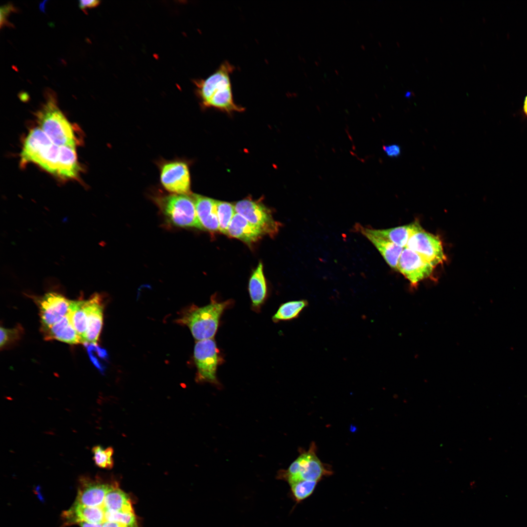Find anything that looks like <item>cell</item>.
Listing matches in <instances>:
<instances>
[{"label":"cell","mask_w":527,"mask_h":527,"mask_svg":"<svg viewBox=\"0 0 527 527\" xmlns=\"http://www.w3.org/2000/svg\"><path fill=\"white\" fill-rule=\"evenodd\" d=\"M235 69L234 66L225 61L207 78L194 81L196 93L203 106L228 112L243 110L233 100L230 75Z\"/></svg>","instance_id":"obj_1"},{"label":"cell","mask_w":527,"mask_h":527,"mask_svg":"<svg viewBox=\"0 0 527 527\" xmlns=\"http://www.w3.org/2000/svg\"><path fill=\"white\" fill-rule=\"evenodd\" d=\"M66 150V146L55 144L39 127H36L30 131L24 141L20 164L34 163L59 177Z\"/></svg>","instance_id":"obj_2"},{"label":"cell","mask_w":527,"mask_h":527,"mask_svg":"<svg viewBox=\"0 0 527 527\" xmlns=\"http://www.w3.org/2000/svg\"><path fill=\"white\" fill-rule=\"evenodd\" d=\"M46 101L37 113L39 128L56 144L75 147L73 128L59 108L55 94L47 91Z\"/></svg>","instance_id":"obj_3"},{"label":"cell","mask_w":527,"mask_h":527,"mask_svg":"<svg viewBox=\"0 0 527 527\" xmlns=\"http://www.w3.org/2000/svg\"><path fill=\"white\" fill-rule=\"evenodd\" d=\"M231 304V300L219 302L215 297H212L209 304L202 307H190L178 321L188 326L197 341L214 338L221 317Z\"/></svg>","instance_id":"obj_4"},{"label":"cell","mask_w":527,"mask_h":527,"mask_svg":"<svg viewBox=\"0 0 527 527\" xmlns=\"http://www.w3.org/2000/svg\"><path fill=\"white\" fill-rule=\"evenodd\" d=\"M163 214L173 224L202 229L192 195L172 194L157 199Z\"/></svg>","instance_id":"obj_5"},{"label":"cell","mask_w":527,"mask_h":527,"mask_svg":"<svg viewBox=\"0 0 527 527\" xmlns=\"http://www.w3.org/2000/svg\"><path fill=\"white\" fill-rule=\"evenodd\" d=\"M317 447L312 442L307 451L304 450L284 473L288 483L298 480L318 482L332 473L331 468L318 457Z\"/></svg>","instance_id":"obj_6"},{"label":"cell","mask_w":527,"mask_h":527,"mask_svg":"<svg viewBox=\"0 0 527 527\" xmlns=\"http://www.w3.org/2000/svg\"><path fill=\"white\" fill-rule=\"evenodd\" d=\"M194 358L198 380L219 385L216 372L220 358L214 339L197 341L194 349Z\"/></svg>","instance_id":"obj_7"},{"label":"cell","mask_w":527,"mask_h":527,"mask_svg":"<svg viewBox=\"0 0 527 527\" xmlns=\"http://www.w3.org/2000/svg\"><path fill=\"white\" fill-rule=\"evenodd\" d=\"M160 182L163 188L174 194L189 195L191 178L187 163L176 160L163 162L160 166Z\"/></svg>","instance_id":"obj_8"},{"label":"cell","mask_w":527,"mask_h":527,"mask_svg":"<svg viewBox=\"0 0 527 527\" xmlns=\"http://www.w3.org/2000/svg\"><path fill=\"white\" fill-rule=\"evenodd\" d=\"M236 213L260 229L264 234L274 237L280 224L276 221L270 210L262 203L251 199H244L234 205Z\"/></svg>","instance_id":"obj_9"},{"label":"cell","mask_w":527,"mask_h":527,"mask_svg":"<svg viewBox=\"0 0 527 527\" xmlns=\"http://www.w3.org/2000/svg\"><path fill=\"white\" fill-rule=\"evenodd\" d=\"M406 247L417 253L434 267L442 264L446 259L440 238L423 228L411 235Z\"/></svg>","instance_id":"obj_10"},{"label":"cell","mask_w":527,"mask_h":527,"mask_svg":"<svg viewBox=\"0 0 527 527\" xmlns=\"http://www.w3.org/2000/svg\"><path fill=\"white\" fill-rule=\"evenodd\" d=\"M434 266L417 253L404 247L400 255L397 271L416 288L421 281L429 278L433 274Z\"/></svg>","instance_id":"obj_11"},{"label":"cell","mask_w":527,"mask_h":527,"mask_svg":"<svg viewBox=\"0 0 527 527\" xmlns=\"http://www.w3.org/2000/svg\"><path fill=\"white\" fill-rule=\"evenodd\" d=\"M71 300L55 292H49L38 300L41 328L58 322L69 312Z\"/></svg>","instance_id":"obj_12"},{"label":"cell","mask_w":527,"mask_h":527,"mask_svg":"<svg viewBox=\"0 0 527 527\" xmlns=\"http://www.w3.org/2000/svg\"><path fill=\"white\" fill-rule=\"evenodd\" d=\"M115 483H106L99 479L82 476L75 502L89 507H99L103 505L107 492Z\"/></svg>","instance_id":"obj_13"},{"label":"cell","mask_w":527,"mask_h":527,"mask_svg":"<svg viewBox=\"0 0 527 527\" xmlns=\"http://www.w3.org/2000/svg\"><path fill=\"white\" fill-rule=\"evenodd\" d=\"M87 315V327L85 343L97 345L103 324V305L101 297L95 294L89 300H85Z\"/></svg>","instance_id":"obj_14"},{"label":"cell","mask_w":527,"mask_h":527,"mask_svg":"<svg viewBox=\"0 0 527 527\" xmlns=\"http://www.w3.org/2000/svg\"><path fill=\"white\" fill-rule=\"evenodd\" d=\"M61 516L64 526L83 522L102 524L105 522L103 504L99 507H89L75 502L62 512Z\"/></svg>","instance_id":"obj_15"},{"label":"cell","mask_w":527,"mask_h":527,"mask_svg":"<svg viewBox=\"0 0 527 527\" xmlns=\"http://www.w3.org/2000/svg\"><path fill=\"white\" fill-rule=\"evenodd\" d=\"M202 228L211 232L219 231L216 200L200 195H192Z\"/></svg>","instance_id":"obj_16"},{"label":"cell","mask_w":527,"mask_h":527,"mask_svg":"<svg viewBox=\"0 0 527 527\" xmlns=\"http://www.w3.org/2000/svg\"><path fill=\"white\" fill-rule=\"evenodd\" d=\"M363 235L367 238L382 255L388 265L397 270L398 261L404 248L387 239L372 233L369 228L359 225L356 227Z\"/></svg>","instance_id":"obj_17"},{"label":"cell","mask_w":527,"mask_h":527,"mask_svg":"<svg viewBox=\"0 0 527 527\" xmlns=\"http://www.w3.org/2000/svg\"><path fill=\"white\" fill-rule=\"evenodd\" d=\"M227 235L251 244L259 240L264 234L260 229L236 213L228 226Z\"/></svg>","instance_id":"obj_18"},{"label":"cell","mask_w":527,"mask_h":527,"mask_svg":"<svg viewBox=\"0 0 527 527\" xmlns=\"http://www.w3.org/2000/svg\"><path fill=\"white\" fill-rule=\"evenodd\" d=\"M41 331L46 340H57L69 344L82 343L72 325L69 313L52 326L41 328Z\"/></svg>","instance_id":"obj_19"},{"label":"cell","mask_w":527,"mask_h":527,"mask_svg":"<svg viewBox=\"0 0 527 527\" xmlns=\"http://www.w3.org/2000/svg\"><path fill=\"white\" fill-rule=\"evenodd\" d=\"M267 285L263 271V265L259 262L252 272L248 283V291L252 303V309L256 312L260 311L267 296Z\"/></svg>","instance_id":"obj_20"},{"label":"cell","mask_w":527,"mask_h":527,"mask_svg":"<svg viewBox=\"0 0 527 527\" xmlns=\"http://www.w3.org/2000/svg\"><path fill=\"white\" fill-rule=\"evenodd\" d=\"M423 227L418 221L397 227L383 229L369 228L374 235L388 240L402 247H405L408 240L415 232Z\"/></svg>","instance_id":"obj_21"},{"label":"cell","mask_w":527,"mask_h":527,"mask_svg":"<svg viewBox=\"0 0 527 527\" xmlns=\"http://www.w3.org/2000/svg\"><path fill=\"white\" fill-rule=\"evenodd\" d=\"M85 301H71L69 315L72 325L79 336L82 344L85 343L87 327Z\"/></svg>","instance_id":"obj_22"},{"label":"cell","mask_w":527,"mask_h":527,"mask_svg":"<svg viewBox=\"0 0 527 527\" xmlns=\"http://www.w3.org/2000/svg\"><path fill=\"white\" fill-rule=\"evenodd\" d=\"M308 302L305 300L293 301L282 304L277 311L272 316L274 323L281 321H288L297 318L304 308L307 306Z\"/></svg>","instance_id":"obj_23"},{"label":"cell","mask_w":527,"mask_h":527,"mask_svg":"<svg viewBox=\"0 0 527 527\" xmlns=\"http://www.w3.org/2000/svg\"><path fill=\"white\" fill-rule=\"evenodd\" d=\"M216 208L219 231L227 235L228 226L236 213L235 206L227 202L217 201Z\"/></svg>","instance_id":"obj_24"},{"label":"cell","mask_w":527,"mask_h":527,"mask_svg":"<svg viewBox=\"0 0 527 527\" xmlns=\"http://www.w3.org/2000/svg\"><path fill=\"white\" fill-rule=\"evenodd\" d=\"M92 451L93 459L97 466L106 469H111L113 467L114 450L112 447L103 448L100 446H96L92 448Z\"/></svg>","instance_id":"obj_25"},{"label":"cell","mask_w":527,"mask_h":527,"mask_svg":"<svg viewBox=\"0 0 527 527\" xmlns=\"http://www.w3.org/2000/svg\"><path fill=\"white\" fill-rule=\"evenodd\" d=\"M317 483L316 481L298 480L289 484L296 499L301 501L311 494Z\"/></svg>","instance_id":"obj_26"},{"label":"cell","mask_w":527,"mask_h":527,"mask_svg":"<svg viewBox=\"0 0 527 527\" xmlns=\"http://www.w3.org/2000/svg\"><path fill=\"white\" fill-rule=\"evenodd\" d=\"M23 332L22 328L19 326L12 329L0 327L1 349L8 347L20 340Z\"/></svg>","instance_id":"obj_27"},{"label":"cell","mask_w":527,"mask_h":527,"mask_svg":"<svg viewBox=\"0 0 527 527\" xmlns=\"http://www.w3.org/2000/svg\"><path fill=\"white\" fill-rule=\"evenodd\" d=\"M16 11V9L11 4H7L0 7V27L2 26H11L7 21V17L11 12Z\"/></svg>","instance_id":"obj_28"},{"label":"cell","mask_w":527,"mask_h":527,"mask_svg":"<svg viewBox=\"0 0 527 527\" xmlns=\"http://www.w3.org/2000/svg\"><path fill=\"white\" fill-rule=\"evenodd\" d=\"M383 150L387 156L391 157H398L401 153L400 147L397 144L385 145Z\"/></svg>","instance_id":"obj_29"},{"label":"cell","mask_w":527,"mask_h":527,"mask_svg":"<svg viewBox=\"0 0 527 527\" xmlns=\"http://www.w3.org/2000/svg\"><path fill=\"white\" fill-rule=\"evenodd\" d=\"M100 2L97 0H81L79 1V6L81 10L85 12L87 9L97 7Z\"/></svg>","instance_id":"obj_30"},{"label":"cell","mask_w":527,"mask_h":527,"mask_svg":"<svg viewBox=\"0 0 527 527\" xmlns=\"http://www.w3.org/2000/svg\"><path fill=\"white\" fill-rule=\"evenodd\" d=\"M78 525L80 527H102V524H92L85 522L81 523Z\"/></svg>","instance_id":"obj_31"},{"label":"cell","mask_w":527,"mask_h":527,"mask_svg":"<svg viewBox=\"0 0 527 527\" xmlns=\"http://www.w3.org/2000/svg\"><path fill=\"white\" fill-rule=\"evenodd\" d=\"M522 111L524 116L527 118V94L524 100Z\"/></svg>","instance_id":"obj_32"}]
</instances>
